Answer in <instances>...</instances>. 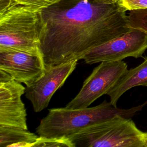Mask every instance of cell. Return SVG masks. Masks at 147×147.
<instances>
[{"mask_svg":"<svg viewBox=\"0 0 147 147\" xmlns=\"http://www.w3.org/2000/svg\"><path fill=\"white\" fill-rule=\"evenodd\" d=\"M40 51L45 68L82 59L130 28L119 3L60 0L40 11Z\"/></svg>","mask_w":147,"mask_h":147,"instance_id":"6da1fadb","label":"cell"},{"mask_svg":"<svg viewBox=\"0 0 147 147\" xmlns=\"http://www.w3.org/2000/svg\"><path fill=\"white\" fill-rule=\"evenodd\" d=\"M146 104L147 100L136 107L122 109L114 107L110 102L105 100L91 107L51 109L41 120L36 130L40 137L68 139L86 128L117 116L130 118Z\"/></svg>","mask_w":147,"mask_h":147,"instance_id":"7a4b0ae2","label":"cell"},{"mask_svg":"<svg viewBox=\"0 0 147 147\" xmlns=\"http://www.w3.org/2000/svg\"><path fill=\"white\" fill-rule=\"evenodd\" d=\"M40 33V11L16 5L0 11V50L41 54Z\"/></svg>","mask_w":147,"mask_h":147,"instance_id":"3957f363","label":"cell"},{"mask_svg":"<svg viewBox=\"0 0 147 147\" xmlns=\"http://www.w3.org/2000/svg\"><path fill=\"white\" fill-rule=\"evenodd\" d=\"M72 147H144L145 132L130 119L117 116L68 138Z\"/></svg>","mask_w":147,"mask_h":147,"instance_id":"277c9868","label":"cell"},{"mask_svg":"<svg viewBox=\"0 0 147 147\" xmlns=\"http://www.w3.org/2000/svg\"><path fill=\"white\" fill-rule=\"evenodd\" d=\"M127 70V64L122 60L101 62L85 80L79 92L65 107L72 109L88 107L99 97L107 94Z\"/></svg>","mask_w":147,"mask_h":147,"instance_id":"5b68a950","label":"cell"},{"mask_svg":"<svg viewBox=\"0 0 147 147\" xmlns=\"http://www.w3.org/2000/svg\"><path fill=\"white\" fill-rule=\"evenodd\" d=\"M147 49V33L135 28L114 38L87 52L82 58L89 64L103 61H121L142 57Z\"/></svg>","mask_w":147,"mask_h":147,"instance_id":"8992f818","label":"cell"},{"mask_svg":"<svg viewBox=\"0 0 147 147\" xmlns=\"http://www.w3.org/2000/svg\"><path fill=\"white\" fill-rule=\"evenodd\" d=\"M78 60L45 68L44 74L35 82L25 88V96L38 113L45 109L54 93L60 88L74 71Z\"/></svg>","mask_w":147,"mask_h":147,"instance_id":"52a82bcc","label":"cell"},{"mask_svg":"<svg viewBox=\"0 0 147 147\" xmlns=\"http://www.w3.org/2000/svg\"><path fill=\"white\" fill-rule=\"evenodd\" d=\"M0 69L13 80L29 86L44 74L45 66L41 54L0 50Z\"/></svg>","mask_w":147,"mask_h":147,"instance_id":"ba28073f","label":"cell"},{"mask_svg":"<svg viewBox=\"0 0 147 147\" xmlns=\"http://www.w3.org/2000/svg\"><path fill=\"white\" fill-rule=\"evenodd\" d=\"M25 87L14 80L0 83V125L28 129L26 111L21 96Z\"/></svg>","mask_w":147,"mask_h":147,"instance_id":"9c48e42d","label":"cell"},{"mask_svg":"<svg viewBox=\"0 0 147 147\" xmlns=\"http://www.w3.org/2000/svg\"><path fill=\"white\" fill-rule=\"evenodd\" d=\"M137 86L147 87V57L140 65L127 70L107 93L112 106L117 107L120 97L129 90Z\"/></svg>","mask_w":147,"mask_h":147,"instance_id":"30bf717a","label":"cell"},{"mask_svg":"<svg viewBox=\"0 0 147 147\" xmlns=\"http://www.w3.org/2000/svg\"><path fill=\"white\" fill-rule=\"evenodd\" d=\"M39 137L22 127L0 125V147L21 142L34 143Z\"/></svg>","mask_w":147,"mask_h":147,"instance_id":"8fae6325","label":"cell"},{"mask_svg":"<svg viewBox=\"0 0 147 147\" xmlns=\"http://www.w3.org/2000/svg\"><path fill=\"white\" fill-rule=\"evenodd\" d=\"M127 17L130 28L138 29L147 33V9L131 10Z\"/></svg>","mask_w":147,"mask_h":147,"instance_id":"7c38bea8","label":"cell"},{"mask_svg":"<svg viewBox=\"0 0 147 147\" xmlns=\"http://www.w3.org/2000/svg\"><path fill=\"white\" fill-rule=\"evenodd\" d=\"M60 0H9V5L7 7L11 5H20L30 7L40 11L58 2Z\"/></svg>","mask_w":147,"mask_h":147,"instance_id":"4fadbf2b","label":"cell"},{"mask_svg":"<svg viewBox=\"0 0 147 147\" xmlns=\"http://www.w3.org/2000/svg\"><path fill=\"white\" fill-rule=\"evenodd\" d=\"M31 147H72L68 139L48 138L39 137Z\"/></svg>","mask_w":147,"mask_h":147,"instance_id":"5bb4252c","label":"cell"},{"mask_svg":"<svg viewBox=\"0 0 147 147\" xmlns=\"http://www.w3.org/2000/svg\"><path fill=\"white\" fill-rule=\"evenodd\" d=\"M118 3L126 11L147 9V0H119Z\"/></svg>","mask_w":147,"mask_h":147,"instance_id":"9a60e30c","label":"cell"},{"mask_svg":"<svg viewBox=\"0 0 147 147\" xmlns=\"http://www.w3.org/2000/svg\"><path fill=\"white\" fill-rule=\"evenodd\" d=\"M11 80H13V79L9 74L3 70L0 69V83L7 82Z\"/></svg>","mask_w":147,"mask_h":147,"instance_id":"2e32d148","label":"cell"},{"mask_svg":"<svg viewBox=\"0 0 147 147\" xmlns=\"http://www.w3.org/2000/svg\"><path fill=\"white\" fill-rule=\"evenodd\" d=\"M33 143H29L26 142H21L12 144L6 146V147H31Z\"/></svg>","mask_w":147,"mask_h":147,"instance_id":"e0dca14e","label":"cell"},{"mask_svg":"<svg viewBox=\"0 0 147 147\" xmlns=\"http://www.w3.org/2000/svg\"><path fill=\"white\" fill-rule=\"evenodd\" d=\"M98 2L104 3H115L118 2L119 0H94Z\"/></svg>","mask_w":147,"mask_h":147,"instance_id":"ac0fdd59","label":"cell"},{"mask_svg":"<svg viewBox=\"0 0 147 147\" xmlns=\"http://www.w3.org/2000/svg\"><path fill=\"white\" fill-rule=\"evenodd\" d=\"M144 147H147V132H145V142Z\"/></svg>","mask_w":147,"mask_h":147,"instance_id":"d6986e66","label":"cell"}]
</instances>
